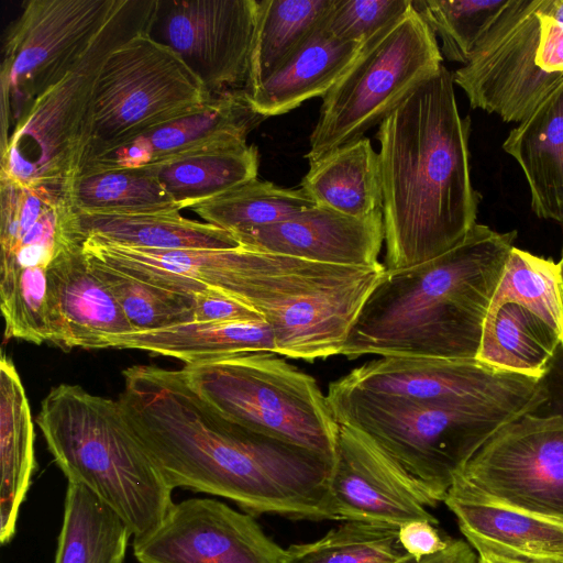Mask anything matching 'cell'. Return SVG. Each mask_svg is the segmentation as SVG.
<instances>
[{
  "label": "cell",
  "instance_id": "6da1fadb",
  "mask_svg": "<svg viewBox=\"0 0 563 563\" xmlns=\"http://www.w3.org/2000/svg\"><path fill=\"white\" fill-rule=\"evenodd\" d=\"M123 378L122 413L173 489L219 496L253 516L338 520L328 488L331 460L228 420L181 369L135 365Z\"/></svg>",
  "mask_w": 563,
  "mask_h": 563
},
{
  "label": "cell",
  "instance_id": "7a4b0ae2",
  "mask_svg": "<svg viewBox=\"0 0 563 563\" xmlns=\"http://www.w3.org/2000/svg\"><path fill=\"white\" fill-rule=\"evenodd\" d=\"M452 74L440 70L376 133L386 269L410 267L457 245L476 224L470 117L460 115Z\"/></svg>",
  "mask_w": 563,
  "mask_h": 563
},
{
  "label": "cell",
  "instance_id": "3957f363",
  "mask_svg": "<svg viewBox=\"0 0 563 563\" xmlns=\"http://www.w3.org/2000/svg\"><path fill=\"white\" fill-rule=\"evenodd\" d=\"M516 231L476 223L430 261L386 269L340 352L380 356L476 358L492 299Z\"/></svg>",
  "mask_w": 563,
  "mask_h": 563
},
{
  "label": "cell",
  "instance_id": "277c9868",
  "mask_svg": "<svg viewBox=\"0 0 563 563\" xmlns=\"http://www.w3.org/2000/svg\"><path fill=\"white\" fill-rule=\"evenodd\" d=\"M36 423L68 483L97 495L133 539L154 530L174 506V489L133 434L118 399L59 384L42 400Z\"/></svg>",
  "mask_w": 563,
  "mask_h": 563
},
{
  "label": "cell",
  "instance_id": "5b68a950",
  "mask_svg": "<svg viewBox=\"0 0 563 563\" xmlns=\"http://www.w3.org/2000/svg\"><path fill=\"white\" fill-rule=\"evenodd\" d=\"M339 424L356 429L393 457L435 504L443 501L474 454L520 417L482 404L422 402L349 387H328Z\"/></svg>",
  "mask_w": 563,
  "mask_h": 563
},
{
  "label": "cell",
  "instance_id": "8992f818",
  "mask_svg": "<svg viewBox=\"0 0 563 563\" xmlns=\"http://www.w3.org/2000/svg\"><path fill=\"white\" fill-rule=\"evenodd\" d=\"M156 0H124L77 66L41 93L1 146L0 177L43 190L64 202L90 143L92 102L100 69L118 46L147 31Z\"/></svg>",
  "mask_w": 563,
  "mask_h": 563
},
{
  "label": "cell",
  "instance_id": "52a82bcc",
  "mask_svg": "<svg viewBox=\"0 0 563 563\" xmlns=\"http://www.w3.org/2000/svg\"><path fill=\"white\" fill-rule=\"evenodd\" d=\"M181 371L228 420L333 461L340 426L312 376L268 352L221 356Z\"/></svg>",
  "mask_w": 563,
  "mask_h": 563
},
{
  "label": "cell",
  "instance_id": "ba28073f",
  "mask_svg": "<svg viewBox=\"0 0 563 563\" xmlns=\"http://www.w3.org/2000/svg\"><path fill=\"white\" fill-rule=\"evenodd\" d=\"M442 67L434 33L411 7L361 45L322 97L308 161L364 136Z\"/></svg>",
  "mask_w": 563,
  "mask_h": 563
},
{
  "label": "cell",
  "instance_id": "9c48e42d",
  "mask_svg": "<svg viewBox=\"0 0 563 563\" xmlns=\"http://www.w3.org/2000/svg\"><path fill=\"white\" fill-rule=\"evenodd\" d=\"M213 96L170 48L142 31L104 60L95 88L82 167L144 132L205 107Z\"/></svg>",
  "mask_w": 563,
  "mask_h": 563
},
{
  "label": "cell",
  "instance_id": "30bf717a",
  "mask_svg": "<svg viewBox=\"0 0 563 563\" xmlns=\"http://www.w3.org/2000/svg\"><path fill=\"white\" fill-rule=\"evenodd\" d=\"M124 0H29L2 45L1 145L30 104L85 56Z\"/></svg>",
  "mask_w": 563,
  "mask_h": 563
},
{
  "label": "cell",
  "instance_id": "8fae6325",
  "mask_svg": "<svg viewBox=\"0 0 563 563\" xmlns=\"http://www.w3.org/2000/svg\"><path fill=\"white\" fill-rule=\"evenodd\" d=\"M449 493L563 522V418L529 412L507 422Z\"/></svg>",
  "mask_w": 563,
  "mask_h": 563
},
{
  "label": "cell",
  "instance_id": "7c38bea8",
  "mask_svg": "<svg viewBox=\"0 0 563 563\" xmlns=\"http://www.w3.org/2000/svg\"><path fill=\"white\" fill-rule=\"evenodd\" d=\"M545 0H510L467 64L452 74L474 109L521 123L558 86L563 73L537 64Z\"/></svg>",
  "mask_w": 563,
  "mask_h": 563
},
{
  "label": "cell",
  "instance_id": "4fadbf2b",
  "mask_svg": "<svg viewBox=\"0 0 563 563\" xmlns=\"http://www.w3.org/2000/svg\"><path fill=\"white\" fill-rule=\"evenodd\" d=\"M339 380L353 388L422 402L482 404L519 416L545 400L542 378L487 365L477 358L384 356Z\"/></svg>",
  "mask_w": 563,
  "mask_h": 563
},
{
  "label": "cell",
  "instance_id": "5bb4252c",
  "mask_svg": "<svg viewBox=\"0 0 563 563\" xmlns=\"http://www.w3.org/2000/svg\"><path fill=\"white\" fill-rule=\"evenodd\" d=\"M257 12V0H156L147 34L219 96L246 86Z\"/></svg>",
  "mask_w": 563,
  "mask_h": 563
},
{
  "label": "cell",
  "instance_id": "9a60e30c",
  "mask_svg": "<svg viewBox=\"0 0 563 563\" xmlns=\"http://www.w3.org/2000/svg\"><path fill=\"white\" fill-rule=\"evenodd\" d=\"M284 549L253 515L212 498H188L133 539L137 563H282Z\"/></svg>",
  "mask_w": 563,
  "mask_h": 563
},
{
  "label": "cell",
  "instance_id": "2e32d148",
  "mask_svg": "<svg viewBox=\"0 0 563 563\" xmlns=\"http://www.w3.org/2000/svg\"><path fill=\"white\" fill-rule=\"evenodd\" d=\"M329 475V495L338 520L400 528L411 521L438 520L437 504L383 449L361 431L339 424Z\"/></svg>",
  "mask_w": 563,
  "mask_h": 563
},
{
  "label": "cell",
  "instance_id": "e0dca14e",
  "mask_svg": "<svg viewBox=\"0 0 563 563\" xmlns=\"http://www.w3.org/2000/svg\"><path fill=\"white\" fill-rule=\"evenodd\" d=\"M231 233L246 249L355 267L380 264L385 240L383 212L354 218L318 205L273 224Z\"/></svg>",
  "mask_w": 563,
  "mask_h": 563
},
{
  "label": "cell",
  "instance_id": "ac0fdd59",
  "mask_svg": "<svg viewBox=\"0 0 563 563\" xmlns=\"http://www.w3.org/2000/svg\"><path fill=\"white\" fill-rule=\"evenodd\" d=\"M265 119L254 109L244 89L228 91L213 96L205 107L157 125L88 162L81 172L148 166L208 147L246 143L249 133Z\"/></svg>",
  "mask_w": 563,
  "mask_h": 563
},
{
  "label": "cell",
  "instance_id": "d6986e66",
  "mask_svg": "<svg viewBox=\"0 0 563 563\" xmlns=\"http://www.w3.org/2000/svg\"><path fill=\"white\" fill-rule=\"evenodd\" d=\"M54 343L59 347L106 349L109 335L133 332L120 303L91 269L79 240L48 266Z\"/></svg>",
  "mask_w": 563,
  "mask_h": 563
},
{
  "label": "cell",
  "instance_id": "ffe728a7",
  "mask_svg": "<svg viewBox=\"0 0 563 563\" xmlns=\"http://www.w3.org/2000/svg\"><path fill=\"white\" fill-rule=\"evenodd\" d=\"M443 503L478 555L514 563H563V522L448 493Z\"/></svg>",
  "mask_w": 563,
  "mask_h": 563
},
{
  "label": "cell",
  "instance_id": "44dd1931",
  "mask_svg": "<svg viewBox=\"0 0 563 563\" xmlns=\"http://www.w3.org/2000/svg\"><path fill=\"white\" fill-rule=\"evenodd\" d=\"M503 148L525 174L533 212L541 219L563 222V78L509 132Z\"/></svg>",
  "mask_w": 563,
  "mask_h": 563
},
{
  "label": "cell",
  "instance_id": "7402d4cb",
  "mask_svg": "<svg viewBox=\"0 0 563 563\" xmlns=\"http://www.w3.org/2000/svg\"><path fill=\"white\" fill-rule=\"evenodd\" d=\"M361 45L330 36L319 23L269 78L247 93L254 109L267 119L323 97L353 63Z\"/></svg>",
  "mask_w": 563,
  "mask_h": 563
},
{
  "label": "cell",
  "instance_id": "603a6c76",
  "mask_svg": "<svg viewBox=\"0 0 563 563\" xmlns=\"http://www.w3.org/2000/svg\"><path fill=\"white\" fill-rule=\"evenodd\" d=\"M67 229L82 239L150 250H227L241 246L233 234L207 222L175 213H84L68 208Z\"/></svg>",
  "mask_w": 563,
  "mask_h": 563
},
{
  "label": "cell",
  "instance_id": "cb8c5ba5",
  "mask_svg": "<svg viewBox=\"0 0 563 563\" xmlns=\"http://www.w3.org/2000/svg\"><path fill=\"white\" fill-rule=\"evenodd\" d=\"M34 424L26 393L12 360L0 361V541L9 543L36 470Z\"/></svg>",
  "mask_w": 563,
  "mask_h": 563
},
{
  "label": "cell",
  "instance_id": "d4e9b609",
  "mask_svg": "<svg viewBox=\"0 0 563 563\" xmlns=\"http://www.w3.org/2000/svg\"><path fill=\"white\" fill-rule=\"evenodd\" d=\"M141 350L186 365L246 352L277 353L265 321L188 322L152 331L109 335L106 349Z\"/></svg>",
  "mask_w": 563,
  "mask_h": 563
},
{
  "label": "cell",
  "instance_id": "484cf974",
  "mask_svg": "<svg viewBox=\"0 0 563 563\" xmlns=\"http://www.w3.org/2000/svg\"><path fill=\"white\" fill-rule=\"evenodd\" d=\"M300 188L314 205L350 217L383 212L379 155L365 136L310 161Z\"/></svg>",
  "mask_w": 563,
  "mask_h": 563
},
{
  "label": "cell",
  "instance_id": "4316f807",
  "mask_svg": "<svg viewBox=\"0 0 563 563\" xmlns=\"http://www.w3.org/2000/svg\"><path fill=\"white\" fill-rule=\"evenodd\" d=\"M255 145L235 143L148 165L179 210L194 208L257 178Z\"/></svg>",
  "mask_w": 563,
  "mask_h": 563
},
{
  "label": "cell",
  "instance_id": "83f0119b",
  "mask_svg": "<svg viewBox=\"0 0 563 563\" xmlns=\"http://www.w3.org/2000/svg\"><path fill=\"white\" fill-rule=\"evenodd\" d=\"M563 343L528 309L506 303L488 311L476 358L493 367L543 378Z\"/></svg>",
  "mask_w": 563,
  "mask_h": 563
},
{
  "label": "cell",
  "instance_id": "f1b7e54d",
  "mask_svg": "<svg viewBox=\"0 0 563 563\" xmlns=\"http://www.w3.org/2000/svg\"><path fill=\"white\" fill-rule=\"evenodd\" d=\"M132 532L97 495L68 483L55 563H124Z\"/></svg>",
  "mask_w": 563,
  "mask_h": 563
},
{
  "label": "cell",
  "instance_id": "f546056e",
  "mask_svg": "<svg viewBox=\"0 0 563 563\" xmlns=\"http://www.w3.org/2000/svg\"><path fill=\"white\" fill-rule=\"evenodd\" d=\"M73 211L106 214L175 213L180 210L148 166L82 170L69 185Z\"/></svg>",
  "mask_w": 563,
  "mask_h": 563
},
{
  "label": "cell",
  "instance_id": "4dcf8cb0",
  "mask_svg": "<svg viewBox=\"0 0 563 563\" xmlns=\"http://www.w3.org/2000/svg\"><path fill=\"white\" fill-rule=\"evenodd\" d=\"M333 0L258 1L255 40L244 90L253 92L318 26Z\"/></svg>",
  "mask_w": 563,
  "mask_h": 563
},
{
  "label": "cell",
  "instance_id": "1f68e13d",
  "mask_svg": "<svg viewBox=\"0 0 563 563\" xmlns=\"http://www.w3.org/2000/svg\"><path fill=\"white\" fill-rule=\"evenodd\" d=\"M399 541V528L349 520L322 538L284 549L282 563H416Z\"/></svg>",
  "mask_w": 563,
  "mask_h": 563
},
{
  "label": "cell",
  "instance_id": "d6a6232c",
  "mask_svg": "<svg viewBox=\"0 0 563 563\" xmlns=\"http://www.w3.org/2000/svg\"><path fill=\"white\" fill-rule=\"evenodd\" d=\"M312 206L301 188H282L255 178L191 209L207 223L236 232L283 221Z\"/></svg>",
  "mask_w": 563,
  "mask_h": 563
},
{
  "label": "cell",
  "instance_id": "836d02e7",
  "mask_svg": "<svg viewBox=\"0 0 563 563\" xmlns=\"http://www.w3.org/2000/svg\"><path fill=\"white\" fill-rule=\"evenodd\" d=\"M506 303L531 311L553 329L563 343V302L558 263L514 246L489 311Z\"/></svg>",
  "mask_w": 563,
  "mask_h": 563
},
{
  "label": "cell",
  "instance_id": "e575fe53",
  "mask_svg": "<svg viewBox=\"0 0 563 563\" xmlns=\"http://www.w3.org/2000/svg\"><path fill=\"white\" fill-rule=\"evenodd\" d=\"M510 0H412V5L439 36L441 54L467 64L475 48Z\"/></svg>",
  "mask_w": 563,
  "mask_h": 563
},
{
  "label": "cell",
  "instance_id": "d590c367",
  "mask_svg": "<svg viewBox=\"0 0 563 563\" xmlns=\"http://www.w3.org/2000/svg\"><path fill=\"white\" fill-rule=\"evenodd\" d=\"M0 307L7 340L54 342L48 266L21 268L0 277Z\"/></svg>",
  "mask_w": 563,
  "mask_h": 563
},
{
  "label": "cell",
  "instance_id": "8d00e7d4",
  "mask_svg": "<svg viewBox=\"0 0 563 563\" xmlns=\"http://www.w3.org/2000/svg\"><path fill=\"white\" fill-rule=\"evenodd\" d=\"M86 258L93 273L117 298L134 331H152L192 322L195 297L150 285L96 260Z\"/></svg>",
  "mask_w": 563,
  "mask_h": 563
},
{
  "label": "cell",
  "instance_id": "74e56055",
  "mask_svg": "<svg viewBox=\"0 0 563 563\" xmlns=\"http://www.w3.org/2000/svg\"><path fill=\"white\" fill-rule=\"evenodd\" d=\"M411 4L412 0H333L320 23L339 41L363 43Z\"/></svg>",
  "mask_w": 563,
  "mask_h": 563
},
{
  "label": "cell",
  "instance_id": "f35d334b",
  "mask_svg": "<svg viewBox=\"0 0 563 563\" xmlns=\"http://www.w3.org/2000/svg\"><path fill=\"white\" fill-rule=\"evenodd\" d=\"M192 314V322L265 321L253 308L217 290L198 296Z\"/></svg>",
  "mask_w": 563,
  "mask_h": 563
},
{
  "label": "cell",
  "instance_id": "ab89813d",
  "mask_svg": "<svg viewBox=\"0 0 563 563\" xmlns=\"http://www.w3.org/2000/svg\"><path fill=\"white\" fill-rule=\"evenodd\" d=\"M434 523L411 521L399 528V541L417 561L443 550L450 540H443Z\"/></svg>",
  "mask_w": 563,
  "mask_h": 563
},
{
  "label": "cell",
  "instance_id": "60d3db41",
  "mask_svg": "<svg viewBox=\"0 0 563 563\" xmlns=\"http://www.w3.org/2000/svg\"><path fill=\"white\" fill-rule=\"evenodd\" d=\"M537 64L547 73H563V25L547 15L544 11L537 49Z\"/></svg>",
  "mask_w": 563,
  "mask_h": 563
},
{
  "label": "cell",
  "instance_id": "b9f144b4",
  "mask_svg": "<svg viewBox=\"0 0 563 563\" xmlns=\"http://www.w3.org/2000/svg\"><path fill=\"white\" fill-rule=\"evenodd\" d=\"M542 380L545 388V400L533 413L563 418V345L558 350Z\"/></svg>",
  "mask_w": 563,
  "mask_h": 563
},
{
  "label": "cell",
  "instance_id": "7bdbcfd3",
  "mask_svg": "<svg viewBox=\"0 0 563 563\" xmlns=\"http://www.w3.org/2000/svg\"><path fill=\"white\" fill-rule=\"evenodd\" d=\"M416 563H478V556L468 542L450 540L443 550L424 556Z\"/></svg>",
  "mask_w": 563,
  "mask_h": 563
},
{
  "label": "cell",
  "instance_id": "ee69618b",
  "mask_svg": "<svg viewBox=\"0 0 563 563\" xmlns=\"http://www.w3.org/2000/svg\"><path fill=\"white\" fill-rule=\"evenodd\" d=\"M544 12L555 22L563 25V0H545Z\"/></svg>",
  "mask_w": 563,
  "mask_h": 563
},
{
  "label": "cell",
  "instance_id": "f6af8a7d",
  "mask_svg": "<svg viewBox=\"0 0 563 563\" xmlns=\"http://www.w3.org/2000/svg\"><path fill=\"white\" fill-rule=\"evenodd\" d=\"M477 556H478V563H514V562H509V561L494 558V556H486V555H477Z\"/></svg>",
  "mask_w": 563,
  "mask_h": 563
},
{
  "label": "cell",
  "instance_id": "bcb514c9",
  "mask_svg": "<svg viewBox=\"0 0 563 563\" xmlns=\"http://www.w3.org/2000/svg\"><path fill=\"white\" fill-rule=\"evenodd\" d=\"M559 268V278H560V287H561V295H562V302H563V252L560 262L558 263Z\"/></svg>",
  "mask_w": 563,
  "mask_h": 563
}]
</instances>
